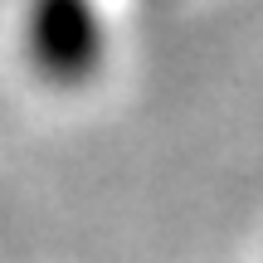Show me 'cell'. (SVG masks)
Returning <instances> with one entry per match:
<instances>
[{"mask_svg": "<svg viewBox=\"0 0 263 263\" xmlns=\"http://www.w3.org/2000/svg\"><path fill=\"white\" fill-rule=\"evenodd\" d=\"M34 64L54 83H73L88 73L98 59V29L83 0H39L34 5V29H29Z\"/></svg>", "mask_w": 263, "mask_h": 263, "instance_id": "cell-1", "label": "cell"}]
</instances>
